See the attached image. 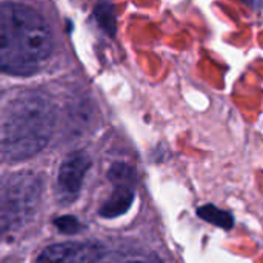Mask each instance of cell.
I'll return each mask as SVG.
<instances>
[{"mask_svg": "<svg viewBox=\"0 0 263 263\" xmlns=\"http://www.w3.org/2000/svg\"><path fill=\"white\" fill-rule=\"evenodd\" d=\"M54 39L34 8L5 2L0 8V66L9 76H32L49 59Z\"/></svg>", "mask_w": 263, "mask_h": 263, "instance_id": "cell-1", "label": "cell"}, {"mask_svg": "<svg viewBox=\"0 0 263 263\" xmlns=\"http://www.w3.org/2000/svg\"><path fill=\"white\" fill-rule=\"evenodd\" d=\"M57 112L42 91L26 89L9 99L2 112V159L14 163L34 157L51 140Z\"/></svg>", "mask_w": 263, "mask_h": 263, "instance_id": "cell-2", "label": "cell"}, {"mask_svg": "<svg viewBox=\"0 0 263 263\" xmlns=\"http://www.w3.org/2000/svg\"><path fill=\"white\" fill-rule=\"evenodd\" d=\"M43 180L32 171H18L2 183V228L3 233L18 230L37 213Z\"/></svg>", "mask_w": 263, "mask_h": 263, "instance_id": "cell-3", "label": "cell"}, {"mask_svg": "<svg viewBox=\"0 0 263 263\" xmlns=\"http://www.w3.org/2000/svg\"><path fill=\"white\" fill-rule=\"evenodd\" d=\"M89 168L91 159L83 151H74L63 159L55 180V199L60 205H69L77 200Z\"/></svg>", "mask_w": 263, "mask_h": 263, "instance_id": "cell-4", "label": "cell"}, {"mask_svg": "<svg viewBox=\"0 0 263 263\" xmlns=\"http://www.w3.org/2000/svg\"><path fill=\"white\" fill-rule=\"evenodd\" d=\"M103 248L97 242H63L45 248L35 263H97Z\"/></svg>", "mask_w": 263, "mask_h": 263, "instance_id": "cell-5", "label": "cell"}, {"mask_svg": "<svg viewBox=\"0 0 263 263\" xmlns=\"http://www.w3.org/2000/svg\"><path fill=\"white\" fill-rule=\"evenodd\" d=\"M134 200V191L133 183H114V191L111 196L103 202V205L99 210V214L105 219H114L122 214H125Z\"/></svg>", "mask_w": 263, "mask_h": 263, "instance_id": "cell-6", "label": "cell"}, {"mask_svg": "<svg viewBox=\"0 0 263 263\" xmlns=\"http://www.w3.org/2000/svg\"><path fill=\"white\" fill-rule=\"evenodd\" d=\"M97 263H163V260L157 254L146 251H116L103 254Z\"/></svg>", "mask_w": 263, "mask_h": 263, "instance_id": "cell-7", "label": "cell"}, {"mask_svg": "<svg viewBox=\"0 0 263 263\" xmlns=\"http://www.w3.org/2000/svg\"><path fill=\"white\" fill-rule=\"evenodd\" d=\"M94 17L99 23V26L108 34V35H114L116 34V14H114V8L109 2L106 0H100L96 8H94Z\"/></svg>", "mask_w": 263, "mask_h": 263, "instance_id": "cell-8", "label": "cell"}, {"mask_svg": "<svg viewBox=\"0 0 263 263\" xmlns=\"http://www.w3.org/2000/svg\"><path fill=\"white\" fill-rule=\"evenodd\" d=\"M197 214H199L203 220H206V222H210V223H213V225H216V227H220V228H223V230H230V228L234 225V219L231 217V214H228V213H225V211L216 208L214 205L200 206V208L197 210Z\"/></svg>", "mask_w": 263, "mask_h": 263, "instance_id": "cell-9", "label": "cell"}, {"mask_svg": "<svg viewBox=\"0 0 263 263\" xmlns=\"http://www.w3.org/2000/svg\"><path fill=\"white\" fill-rule=\"evenodd\" d=\"M54 225H55L57 230H59L60 233H63V234H76V233H79V231L83 230L82 223H80L76 217H72V216L59 217V219L54 222Z\"/></svg>", "mask_w": 263, "mask_h": 263, "instance_id": "cell-10", "label": "cell"}]
</instances>
